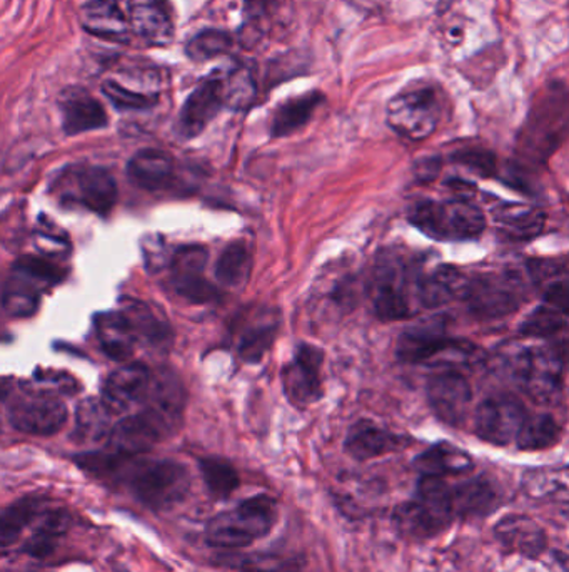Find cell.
<instances>
[{
    "label": "cell",
    "mask_w": 569,
    "mask_h": 572,
    "mask_svg": "<svg viewBox=\"0 0 569 572\" xmlns=\"http://www.w3.org/2000/svg\"><path fill=\"white\" fill-rule=\"evenodd\" d=\"M111 481L124 482L136 499L152 511H168L188 497L191 475L176 461L122 457Z\"/></svg>",
    "instance_id": "6da1fadb"
},
{
    "label": "cell",
    "mask_w": 569,
    "mask_h": 572,
    "mask_svg": "<svg viewBox=\"0 0 569 572\" xmlns=\"http://www.w3.org/2000/svg\"><path fill=\"white\" fill-rule=\"evenodd\" d=\"M568 131V89L551 82L538 92L519 132L518 151L529 161H545Z\"/></svg>",
    "instance_id": "7a4b0ae2"
},
{
    "label": "cell",
    "mask_w": 569,
    "mask_h": 572,
    "mask_svg": "<svg viewBox=\"0 0 569 572\" xmlns=\"http://www.w3.org/2000/svg\"><path fill=\"white\" fill-rule=\"evenodd\" d=\"M409 221L438 241H468L479 238L486 228L482 209L465 198L422 199L409 209Z\"/></svg>",
    "instance_id": "3957f363"
},
{
    "label": "cell",
    "mask_w": 569,
    "mask_h": 572,
    "mask_svg": "<svg viewBox=\"0 0 569 572\" xmlns=\"http://www.w3.org/2000/svg\"><path fill=\"white\" fill-rule=\"evenodd\" d=\"M278 505L268 495H256L241 502L232 511L221 512L209 521L206 541L212 548H248L258 539L264 538L274 527Z\"/></svg>",
    "instance_id": "277c9868"
},
{
    "label": "cell",
    "mask_w": 569,
    "mask_h": 572,
    "mask_svg": "<svg viewBox=\"0 0 569 572\" xmlns=\"http://www.w3.org/2000/svg\"><path fill=\"white\" fill-rule=\"evenodd\" d=\"M452 521L449 484L441 477H421L415 501L399 505L395 512L398 531L416 541L441 534Z\"/></svg>",
    "instance_id": "5b68a950"
},
{
    "label": "cell",
    "mask_w": 569,
    "mask_h": 572,
    "mask_svg": "<svg viewBox=\"0 0 569 572\" xmlns=\"http://www.w3.org/2000/svg\"><path fill=\"white\" fill-rule=\"evenodd\" d=\"M528 298L526 282L518 272H491L468 278L462 300L479 318H501L518 310Z\"/></svg>",
    "instance_id": "8992f818"
},
{
    "label": "cell",
    "mask_w": 569,
    "mask_h": 572,
    "mask_svg": "<svg viewBox=\"0 0 569 572\" xmlns=\"http://www.w3.org/2000/svg\"><path fill=\"white\" fill-rule=\"evenodd\" d=\"M386 118L396 135L409 141H425L441 121V95L428 85L405 89L389 101Z\"/></svg>",
    "instance_id": "52a82bcc"
},
{
    "label": "cell",
    "mask_w": 569,
    "mask_h": 572,
    "mask_svg": "<svg viewBox=\"0 0 569 572\" xmlns=\"http://www.w3.org/2000/svg\"><path fill=\"white\" fill-rule=\"evenodd\" d=\"M411 265L395 249L381 253L372 273L371 298L376 315L385 322L406 320L411 315L409 300Z\"/></svg>",
    "instance_id": "ba28073f"
},
{
    "label": "cell",
    "mask_w": 569,
    "mask_h": 572,
    "mask_svg": "<svg viewBox=\"0 0 569 572\" xmlns=\"http://www.w3.org/2000/svg\"><path fill=\"white\" fill-rule=\"evenodd\" d=\"M512 377L535 401L548 402L559 394L565 358L555 348L531 347L515 352L509 361Z\"/></svg>",
    "instance_id": "9c48e42d"
},
{
    "label": "cell",
    "mask_w": 569,
    "mask_h": 572,
    "mask_svg": "<svg viewBox=\"0 0 569 572\" xmlns=\"http://www.w3.org/2000/svg\"><path fill=\"white\" fill-rule=\"evenodd\" d=\"M472 352L475 347L468 342L446 337L445 328L436 322L405 332L396 345L399 361L411 365L468 361Z\"/></svg>",
    "instance_id": "30bf717a"
},
{
    "label": "cell",
    "mask_w": 569,
    "mask_h": 572,
    "mask_svg": "<svg viewBox=\"0 0 569 572\" xmlns=\"http://www.w3.org/2000/svg\"><path fill=\"white\" fill-rule=\"evenodd\" d=\"M528 417L522 402L515 395L498 394L479 404L475 415V432L488 444L509 445L518 437L519 428Z\"/></svg>",
    "instance_id": "8fae6325"
},
{
    "label": "cell",
    "mask_w": 569,
    "mask_h": 572,
    "mask_svg": "<svg viewBox=\"0 0 569 572\" xmlns=\"http://www.w3.org/2000/svg\"><path fill=\"white\" fill-rule=\"evenodd\" d=\"M9 421L24 434L54 435L68 422V408L56 395L28 392L12 402Z\"/></svg>",
    "instance_id": "7c38bea8"
},
{
    "label": "cell",
    "mask_w": 569,
    "mask_h": 572,
    "mask_svg": "<svg viewBox=\"0 0 569 572\" xmlns=\"http://www.w3.org/2000/svg\"><path fill=\"white\" fill-rule=\"evenodd\" d=\"M325 352L311 344L296 348L295 357L282 371L286 395L298 407H308L322 397Z\"/></svg>",
    "instance_id": "4fadbf2b"
},
{
    "label": "cell",
    "mask_w": 569,
    "mask_h": 572,
    "mask_svg": "<svg viewBox=\"0 0 569 572\" xmlns=\"http://www.w3.org/2000/svg\"><path fill=\"white\" fill-rule=\"evenodd\" d=\"M174 434L171 427L159 418L154 412L144 408L139 414L129 415L109 432V445L116 454L136 455L151 451L156 444Z\"/></svg>",
    "instance_id": "5bb4252c"
},
{
    "label": "cell",
    "mask_w": 569,
    "mask_h": 572,
    "mask_svg": "<svg viewBox=\"0 0 569 572\" xmlns=\"http://www.w3.org/2000/svg\"><path fill=\"white\" fill-rule=\"evenodd\" d=\"M428 401L439 421L458 427L472 402V388L458 371H442L429 378Z\"/></svg>",
    "instance_id": "9a60e30c"
},
{
    "label": "cell",
    "mask_w": 569,
    "mask_h": 572,
    "mask_svg": "<svg viewBox=\"0 0 569 572\" xmlns=\"http://www.w3.org/2000/svg\"><path fill=\"white\" fill-rule=\"evenodd\" d=\"M208 252L202 246H182L172 259V278L179 297L192 304H209L218 300L214 286L204 278Z\"/></svg>",
    "instance_id": "2e32d148"
},
{
    "label": "cell",
    "mask_w": 569,
    "mask_h": 572,
    "mask_svg": "<svg viewBox=\"0 0 569 572\" xmlns=\"http://www.w3.org/2000/svg\"><path fill=\"white\" fill-rule=\"evenodd\" d=\"M152 372L142 364L124 365L109 375L102 387V404L112 415L124 414L144 404L151 387Z\"/></svg>",
    "instance_id": "e0dca14e"
},
{
    "label": "cell",
    "mask_w": 569,
    "mask_h": 572,
    "mask_svg": "<svg viewBox=\"0 0 569 572\" xmlns=\"http://www.w3.org/2000/svg\"><path fill=\"white\" fill-rule=\"evenodd\" d=\"M222 108H226V102L221 78L219 75L209 76L186 99L179 115V132L186 139L196 138L211 125Z\"/></svg>",
    "instance_id": "ac0fdd59"
},
{
    "label": "cell",
    "mask_w": 569,
    "mask_h": 572,
    "mask_svg": "<svg viewBox=\"0 0 569 572\" xmlns=\"http://www.w3.org/2000/svg\"><path fill=\"white\" fill-rule=\"evenodd\" d=\"M128 21L132 34L156 48L171 45L174 38V16L169 0H128Z\"/></svg>",
    "instance_id": "d6986e66"
},
{
    "label": "cell",
    "mask_w": 569,
    "mask_h": 572,
    "mask_svg": "<svg viewBox=\"0 0 569 572\" xmlns=\"http://www.w3.org/2000/svg\"><path fill=\"white\" fill-rule=\"evenodd\" d=\"M449 502L455 519L486 517L501 504V492L495 482L481 475L449 485Z\"/></svg>",
    "instance_id": "ffe728a7"
},
{
    "label": "cell",
    "mask_w": 569,
    "mask_h": 572,
    "mask_svg": "<svg viewBox=\"0 0 569 572\" xmlns=\"http://www.w3.org/2000/svg\"><path fill=\"white\" fill-rule=\"evenodd\" d=\"M568 286L566 279L549 283L542 304L522 322L521 334L526 337L546 338L558 334L568 320Z\"/></svg>",
    "instance_id": "44dd1931"
},
{
    "label": "cell",
    "mask_w": 569,
    "mask_h": 572,
    "mask_svg": "<svg viewBox=\"0 0 569 572\" xmlns=\"http://www.w3.org/2000/svg\"><path fill=\"white\" fill-rule=\"evenodd\" d=\"M408 444V438L392 434L372 421H358L346 435L345 448L352 458L362 462L401 451Z\"/></svg>",
    "instance_id": "7402d4cb"
},
{
    "label": "cell",
    "mask_w": 569,
    "mask_h": 572,
    "mask_svg": "<svg viewBox=\"0 0 569 572\" xmlns=\"http://www.w3.org/2000/svg\"><path fill=\"white\" fill-rule=\"evenodd\" d=\"M495 538L506 552H518L531 559L539 558L548 545L545 531L531 517L519 514L502 517L496 524Z\"/></svg>",
    "instance_id": "603a6c76"
},
{
    "label": "cell",
    "mask_w": 569,
    "mask_h": 572,
    "mask_svg": "<svg viewBox=\"0 0 569 572\" xmlns=\"http://www.w3.org/2000/svg\"><path fill=\"white\" fill-rule=\"evenodd\" d=\"M81 24L88 34L112 42H126L131 36L128 14L118 0H91L81 9Z\"/></svg>",
    "instance_id": "cb8c5ba5"
},
{
    "label": "cell",
    "mask_w": 569,
    "mask_h": 572,
    "mask_svg": "<svg viewBox=\"0 0 569 572\" xmlns=\"http://www.w3.org/2000/svg\"><path fill=\"white\" fill-rule=\"evenodd\" d=\"M468 276L451 265L436 266L416 279V295L425 308H439L455 298H462Z\"/></svg>",
    "instance_id": "d4e9b609"
},
{
    "label": "cell",
    "mask_w": 569,
    "mask_h": 572,
    "mask_svg": "<svg viewBox=\"0 0 569 572\" xmlns=\"http://www.w3.org/2000/svg\"><path fill=\"white\" fill-rule=\"evenodd\" d=\"M325 101L326 98L321 91H309L306 95L286 99L272 112V138H286V136L295 135L299 129L305 128L315 116L316 109Z\"/></svg>",
    "instance_id": "484cf974"
},
{
    "label": "cell",
    "mask_w": 569,
    "mask_h": 572,
    "mask_svg": "<svg viewBox=\"0 0 569 572\" xmlns=\"http://www.w3.org/2000/svg\"><path fill=\"white\" fill-rule=\"evenodd\" d=\"M475 464L468 452L461 451L448 442H439L415 458V469L421 477H441L462 475L472 471Z\"/></svg>",
    "instance_id": "4316f807"
},
{
    "label": "cell",
    "mask_w": 569,
    "mask_h": 572,
    "mask_svg": "<svg viewBox=\"0 0 569 572\" xmlns=\"http://www.w3.org/2000/svg\"><path fill=\"white\" fill-rule=\"evenodd\" d=\"M129 178L146 191L166 188L174 176V161L168 152L142 149L129 161Z\"/></svg>",
    "instance_id": "83f0119b"
},
{
    "label": "cell",
    "mask_w": 569,
    "mask_h": 572,
    "mask_svg": "<svg viewBox=\"0 0 569 572\" xmlns=\"http://www.w3.org/2000/svg\"><path fill=\"white\" fill-rule=\"evenodd\" d=\"M545 213L535 206L506 203L495 209V223L499 233L516 241L536 238L545 228Z\"/></svg>",
    "instance_id": "f1b7e54d"
},
{
    "label": "cell",
    "mask_w": 569,
    "mask_h": 572,
    "mask_svg": "<svg viewBox=\"0 0 569 572\" xmlns=\"http://www.w3.org/2000/svg\"><path fill=\"white\" fill-rule=\"evenodd\" d=\"M108 112L88 92H74L62 102V126L66 135L76 136L108 126Z\"/></svg>",
    "instance_id": "f546056e"
},
{
    "label": "cell",
    "mask_w": 569,
    "mask_h": 572,
    "mask_svg": "<svg viewBox=\"0 0 569 572\" xmlns=\"http://www.w3.org/2000/svg\"><path fill=\"white\" fill-rule=\"evenodd\" d=\"M96 331H98L99 344L109 358L124 362L131 357L138 334L124 314L99 315L96 320Z\"/></svg>",
    "instance_id": "4dcf8cb0"
},
{
    "label": "cell",
    "mask_w": 569,
    "mask_h": 572,
    "mask_svg": "<svg viewBox=\"0 0 569 572\" xmlns=\"http://www.w3.org/2000/svg\"><path fill=\"white\" fill-rule=\"evenodd\" d=\"M79 175V199L86 208L106 216L118 201V185L114 178L102 168H86Z\"/></svg>",
    "instance_id": "1f68e13d"
},
{
    "label": "cell",
    "mask_w": 569,
    "mask_h": 572,
    "mask_svg": "<svg viewBox=\"0 0 569 572\" xmlns=\"http://www.w3.org/2000/svg\"><path fill=\"white\" fill-rule=\"evenodd\" d=\"M46 499L39 495H26L14 504L0 511V549L16 544L22 532L34 524L36 519L44 512Z\"/></svg>",
    "instance_id": "d6a6232c"
},
{
    "label": "cell",
    "mask_w": 569,
    "mask_h": 572,
    "mask_svg": "<svg viewBox=\"0 0 569 572\" xmlns=\"http://www.w3.org/2000/svg\"><path fill=\"white\" fill-rule=\"evenodd\" d=\"M274 312H261L239 335L238 354L248 364H258L268 354L278 335Z\"/></svg>",
    "instance_id": "836d02e7"
},
{
    "label": "cell",
    "mask_w": 569,
    "mask_h": 572,
    "mask_svg": "<svg viewBox=\"0 0 569 572\" xmlns=\"http://www.w3.org/2000/svg\"><path fill=\"white\" fill-rule=\"evenodd\" d=\"M71 517L64 509H44L41 521L24 544L26 554L44 559L54 552L59 539L68 532Z\"/></svg>",
    "instance_id": "e575fe53"
},
{
    "label": "cell",
    "mask_w": 569,
    "mask_h": 572,
    "mask_svg": "<svg viewBox=\"0 0 569 572\" xmlns=\"http://www.w3.org/2000/svg\"><path fill=\"white\" fill-rule=\"evenodd\" d=\"M219 78L228 108L246 109L258 98V82L249 66L236 62L228 71L219 72Z\"/></svg>",
    "instance_id": "d590c367"
},
{
    "label": "cell",
    "mask_w": 569,
    "mask_h": 572,
    "mask_svg": "<svg viewBox=\"0 0 569 572\" xmlns=\"http://www.w3.org/2000/svg\"><path fill=\"white\" fill-rule=\"evenodd\" d=\"M251 253L246 243H231L216 263V278L228 288H242L251 276Z\"/></svg>",
    "instance_id": "8d00e7d4"
},
{
    "label": "cell",
    "mask_w": 569,
    "mask_h": 572,
    "mask_svg": "<svg viewBox=\"0 0 569 572\" xmlns=\"http://www.w3.org/2000/svg\"><path fill=\"white\" fill-rule=\"evenodd\" d=\"M561 438V427L552 415L538 414L526 417L519 428L516 445L519 451H542L552 447Z\"/></svg>",
    "instance_id": "74e56055"
},
{
    "label": "cell",
    "mask_w": 569,
    "mask_h": 572,
    "mask_svg": "<svg viewBox=\"0 0 569 572\" xmlns=\"http://www.w3.org/2000/svg\"><path fill=\"white\" fill-rule=\"evenodd\" d=\"M111 412L108 411L102 401L82 402L78 408V421H76V437L79 442H98L111 432Z\"/></svg>",
    "instance_id": "f35d334b"
},
{
    "label": "cell",
    "mask_w": 569,
    "mask_h": 572,
    "mask_svg": "<svg viewBox=\"0 0 569 572\" xmlns=\"http://www.w3.org/2000/svg\"><path fill=\"white\" fill-rule=\"evenodd\" d=\"M232 46H234V38L229 32L219 31V29H204L198 32L194 38L189 39L186 45V56L192 62H208L212 59L221 58V56L229 55Z\"/></svg>",
    "instance_id": "ab89813d"
},
{
    "label": "cell",
    "mask_w": 569,
    "mask_h": 572,
    "mask_svg": "<svg viewBox=\"0 0 569 572\" xmlns=\"http://www.w3.org/2000/svg\"><path fill=\"white\" fill-rule=\"evenodd\" d=\"M278 0H244L246 21L239 31V42L246 49L256 48L266 36V22L274 14Z\"/></svg>",
    "instance_id": "60d3db41"
},
{
    "label": "cell",
    "mask_w": 569,
    "mask_h": 572,
    "mask_svg": "<svg viewBox=\"0 0 569 572\" xmlns=\"http://www.w3.org/2000/svg\"><path fill=\"white\" fill-rule=\"evenodd\" d=\"M199 467L212 497L228 499L239 487L238 472L229 462L222 458H202Z\"/></svg>",
    "instance_id": "b9f144b4"
},
{
    "label": "cell",
    "mask_w": 569,
    "mask_h": 572,
    "mask_svg": "<svg viewBox=\"0 0 569 572\" xmlns=\"http://www.w3.org/2000/svg\"><path fill=\"white\" fill-rule=\"evenodd\" d=\"M2 304H4L6 310L16 317H31L38 312L39 294L28 283L14 279L6 286Z\"/></svg>",
    "instance_id": "7bdbcfd3"
},
{
    "label": "cell",
    "mask_w": 569,
    "mask_h": 572,
    "mask_svg": "<svg viewBox=\"0 0 569 572\" xmlns=\"http://www.w3.org/2000/svg\"><path fill=\"white\" fill-rule=\"evenodd\" d=\"M102 92L114 105V108L122 109V111H142V109L158 105V96L131 91L116 81H106L102 85Z\"/></svg>",
    "instance_id": "ee69618b"
},
{
    "label": "cell",
    "mask_w": 569,
    "mask_h": 572,
    "mask_svg": "<svg viewBox=\"0 0 569 572\" xmlns=\"http://www.w3.org/2000/svg\"><path fill=\"white\" fill-rule=\"evenodd\" d=\"M128 320L131 322L132 328L136 334L144 335L154 342H166L169 337L168 325H162L148 308L142 305H134L131 314H124Z\"/></svg>",
    "instance_id": "f6af8a7d"
},
{
    "label": "cell",
    "mask_w": 569,
    "mask_h": 572,
    "mask_svg": "<svg viewBox=\"0 0 569 572\" xmlns=\"http://www.w3.org/2000/svg\"><path fill=\"white\" fill-rule=\"evenodd\" d=\"M16 268L22 275L32 276V278L41 279V282L56 285L64 278V269L59 268L54 263L48 262L44 258H36V256H26L18 263Z\"/></svg>",
    "instance_id": "bcb514c9"
},
{
    "label": "cell",
    "mask_w": 569,
    "mask_h": 572,
    "mask_svg": "<svg viewBox=\"0 0 569 572\" xmlns=\"http://www.w3.org/2000/svg\"><path fill=\"white\" fill-rule=\"evenodd\" d=\"M238 565L244 572H298L295 562L274 555H252L239 559Z\"/></svg>",
    "instance_id": "7dc6e473"
},
{
    "label": "cell",
    "mask_w": 569,
    "mask_h": 572,
    "mask_svg": "<svg viewBox=\"0 0 569 572\" xmlns=\"http://www.w3.org/2000/svg\"><path fill=\"white\" fill-rule=\"evenodd\" d=\"M452 161L485 176L495 172L496 168L495 158H492L491 152L485 151V149H461L452 156Z\"/></svg>",
    "instance_id": "c3c4849f"
},
{
    "label": "cell",
    "mask_w": 569,
    "mask_h": 572,
    "mask_svg": "<svg viewBox=\"0 0 569 572\" xmlns=\"http://www.w3.org/2000/svg\"><path fill=\"white\" fill-rule=\"evenodd\" d=\"M455 2L456 0H439L436 11H438V14H446V11H449Z\"/></svg>",
    "instance_id": "681fc988"
}]
</instances>
